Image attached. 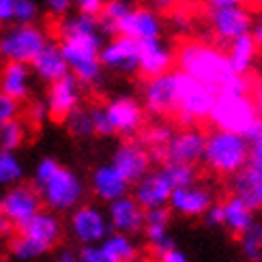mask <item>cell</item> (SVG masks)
Masks as SVG:
<instances>
[{
	"mask_svg": "<svg viewBox=\"0 0 262 262\" xmlns=\"http://www.w3.org/2000/svg\"><path fill=\"white\" fill-rule=\"evenodd\" d=\"M58 46L69 73L82 86H99L103 80V67L99 52L103 48V30L95 15L71 13L58 21Z\"/></svg>",
	"mask_w": 262,
	"mask_h": 262,
	"instance_id": "1",
	"label": "cell"
},
{
	"mask_svg": "<svg viewBox=\"0 0 262 262\" xmlns=\"http://www.w3.org/2000/svg\"><path fill=\"white\" fill-rule=\"evenodd\" d=\"M174 60H177L181 73L211 86L215 91H220L234 75L230 64H228L226 52L204 41L181 43L177 54H174Z\"/></svg>",
	"mask_w": 262,
	"mask_h": 262,
	"instance_id": "2",
	"label": "cell"
},
{
	"mask_svg": "<svg viewBox=\"0 0 262 262\" xmlns=\"http://www.w3.org/2000/svg\"><path fill=\"white\" fill-rule=\"evenodd\" d=\"M209 121L220 131L249 138L254 127L260 123L256 103H254V95L252 93L217 91Z\"/></svg>",
	"mask_w": 262,
	"mask_h": 262,
	"instance_id": "3",
	"label": "cell"
},
{
	"mask_svg": "<svg viewBox=\"0 0 262 262\" xmlns=\"http://www.w3.org/2000/svg\"><path fill=\"white\" fill-rule=\"evenodd\" d=\"M249 150L252 146L247 138L213 129L204 140L202 163L220 177H234L247 166Z\"/></svg>",
	"mask_w": 262,
	"mask_h": 262,
	"instance_id": "4",
	"label": "cell"
},
{
	"mask_svg": "<svg viewBox=\"0 0 262 262\" xmlns=\"http://www.w3.org/2000/svg\"><path fill=\"white\" fill-rule=\"evenodd\" d=\"M174 86H177V110L174 114L179 116V121L187 127H191L193 123L209 121L217 91L181 71H174Z\"/></svg>",
	"mask_w": 262,
	"mask_h": 262,
	"instance_id": "5",
	"label": "cell"
},
{
	"mask_svg": "<svg viewBox=\"0 0 262 262\" xmlns=\"http://www.w3.org/2000/svg\"><path fill=\"white\" fill-rule=\"evenodd\" d=\"M37 191L41 195V202L46 206V211L60 215V213H71L84 202L86 183L75 170L60 166V170Z\"/></svg>",
	"mask_w": 262,
	"mask_h": 262,
	"instance_id": "6",
	"label": "cell"
},
{
	"mask_svg": "<svg viewBox=\"0 0 262 262\" xmlns=\"http://www.w3.org/2000/svg\"><path fill=\"white\" fill-rule=\"evenodd\" d=\"M48 41V30L39 24H11L0 30V58L5 62L30 64Z\"/></svg>",
	"mask_w": 262,
	"mask_h": 262,
	"instance_id": "7",
	"label": "cell"
},
{
	"mask_svg": "<svg viewBox=\"0 0 262 262\" xmlns=\"http://www.w3.org/2000/svg\"><path fill=\"white\" fill-rule=\"evenodd\" d=\"M67 228H69V234L73 236V241L80 243V247L99 245L112 232L105 211L95 202H82L78 209H73L69 213Z\"/></svg>",
	"mask_w": 262,
	"mask_h": 262,
	"instance_id": "8",
	"label": "cell"
},
{
	"mask_svg": "<svg viewBox=\"0 0 262 262\" xmlns=\"http://www.w3.org/2000/svg\"><path fill=\"white\" fill-rule=\"evenodd\" d=\"M0 206H3V217L15 230H19L39 211H43L39 191L28 183H19L15 187L5 189V193L0 195Z\"/></svg>",
	"mask_w": 262,
	"mask_h": 262,
	"instance_id": "9",
	"label": "cell"
},
{
	"mask_svg": "<svg viewBox=\"0 0 262 262\" xmlns=\"http://www.w3.org/2000/svg\"><path fill=\"white\" fill-rule=\"evenodd\" d=\"M247 166L232 177V193L241 198L252 211L262 209V140L249 142Z\"/></svg>",
	"mask_w": 262,
	"mask_h": 262,
	"instance_id": "10",
	"label": "cell"
},
{
	"mask_svg": "<svg viewBox=\"0 0 262 262\" xmlns=\"http://www.w3.org/2000/svg\"><path fill=\"white\" fill-rule=\"evenodd\" d=\"M103 107L114 136L134 138L144 127V107H142V103L136 97H129V95L114 97Z\"/></svg>",
	"mask_w": 262,
	"mask_h": 262,
	"instance_id": "11",
	"label": "cell"
},
{
	"mask_svg": "<svg viewBox=\"0 0 262 262\" xmlns=\"http://www.w3.org/2000/svg\"><path fill=\"white\" fill-rule=\"evenodd\" d=\"M163 21L159 13L150 7H134L129 13L116 24L114 37H127L136 43L142 41H157L161 39Z\"/></svg>",
	"mask_w": 262,
	"mask_h": 262,
	"instance_id": "12",
	"label": "cell"
},
{
	"mask_svg": "<svg viewBox=\"0 0 262 262\" xmlns=\"http://www.w3.org/2000/svg\"><path fill=\"white\" fill-rule=\"evenodd\" d=\"M209 24L213 35L217 41L222 43H232L234 39H241L245 35H252L254 30V15L252 11L243 5H236L230 9H222V11H211L209 15Z\"/></svg>",
	"mask_w": 262,
	"mask_h": 262,
	"instance_id": "13",
	"label": "cell"
},
{
	"mask_svg": "<svg viewBox=\"0 0 262 262\" xmlns=\"http://www.w3.org/2000/svg\"><path fill=\"white\" fill-rule=\"evenodd\" d=\"M110 163L123 174V179L131 185V187H134L138 181H142L150 172L152 155L142 142L127 140L123 144L116 146V150L112 152Z\"/></svg>",
	"mask_w": 262,
	"mask_h": 262,
	"instance_id": "14",
	"label": "cell"
},
{
	"mask_svg": "<svg viewBox=\"0 0 262 262\" xmlns=\"http://www.w3.org/2000/svg\"><path fill=\"white\" fill-rule=\"evenodd\" d=\"M204 140H206V134H202V131L195 129V127L174 131L170 142L166 144V148L161 150V157L166 163L195 166L198 161H202Z\"/></svg>",
	"mask_w": 262,
	"mask_h": 262,
	"instance_id": "15",
	"label": "cell"
},
{
	"mask_svg": "<svg viewBox=\"0 0 262 262\" xmlns=\"http://www.w3.org/2000/svg\"><path fill=\"white\" fill-rule=\"evenodd\" d=\"M142 107L144 112L155 116H170L177 110V86H174V73H163L157 78L146 80L142 89Z\"/></svg>",
	"mask_w": 262,
	"mask_h": 262,
	"instance_id": "16",
	"label": "cell"
},
{
	"mask_svg": "<svg viewBox=\"0 0 262 262\" xmlns=\"http://www.w3.org/2000/svg\"><path fill=\"white\" fill-rule=\"evenodd\" d=\"M215 204V193L211 187L200 183L174 189L168 202V211L179 217H204V213Z\"/></svg>",
	"mask_w": 262,
	"mask_h": 262,
	"instance_id": "17",
	"label": "cell"
},
{
	"mask_svg": "<svg viewBox=\"0 0 262 262\" xmlns=\"http://www.w3.org/2000/svg\"><path fill=\"white\" fill-rule=\"evenodd\" d=\"M138 43L127 37H112L110 41L103 43L99 52V60L103 71L131 75L138 73Z\"/></svg>",
	"mask_w": 262,
	"mask_h": 262,
	"instance_id": "18",
	"label": "cell"
},
{
	"mask_svg": "<svg viewBox=\"0 0 262 262\" xmlns=\"http://www.w3.org/2000/svg\"><path fill=\"white\" fill-rule=\"evenodd\" d=\"M46 103L50 110V118L64 121V118L71 116L82 103V84L75 80L71 73L64 75L62 80L50 84Z\"/></svg>",
	"mask_w": 262,
	"mask_h": 262,
	"instance_id": "19",
	"label": "cell"
},
{
	"mask_svg": "<svg viewBox=\"0 0 262 262\" xmlns=\"http://www.w3.org/2000/svg\"><path fill=\"white\" fill-rule=\"evenodd\" d=\"M91 191L99 202L112 204L116 200L125 198L131 191V185L123 179V174L118 172L110 161L107 163H99L93 172H91Z\"/></svg>",
	"mask_w": 262,
	"mask_h": 262,
	"instance_id": "20",
	"label": "cell"
},
{
	"mask_svg": "<svg viewBox=\"0 0 262 262\" xmlns=\"http://www.w3.org/2000/svg\"><path fill=\"white\" fill-rule=\"evenodd\" d=\"M105 215H107L110 230L116 234L136 236L144 228V209L131 198V193L112 204H107Z\"/></svg>",
	"mask_w": 262,
	"mask_h": 262,
	"instance_id": "21",
	"label": "cell"
},
{
	"mask_svg": "<svg viewBox=\"0 0 262 262\" xmlns=\"http://www.w3.org/2000/svg\"><path fill=\"white\" fill-rule=\"evenodd\" d=\"M172 185L168 183V179L163 177L161 170L155 172H148L144 179L138 181L134 185V198L144 211H152V209H166L168 202H170V195H172Z\"/></svg>",
	"mask_w": 262,
	"mask_h": 262,
	"instance_id": "22",
	"label": "cell"
},
{
	"mask_svg": "<svg viewBox=\"0 0 262 262\" xmlns=\"http://www.w3.org/2000/svg\"><path fill=\"white\" fill-rule=\"evenodd\" d=\"M17 232L24 234L26 238H30V241H35L39 247H43L50 254L62 238V222L56 213L39 211L28 224L21 226Z\"/></svg>",
	"mask_w": 262,
	"mask_h": 262,
	"instance_id": "23",
	"label": "cell"
},
{
	"mask_svg": "<svg viewBox=\"0 0 262 262\" xmlns=\"http://www.w3.org/2000/svg\"><path fill=\"white\" fill-rule=\"evenodd\" d=\"M170 220L172 213L166 209H152V211H144V228H142V234L146 238L148 249L155 256L166 254L168 249L177 247L174 238L170 234Z\"/></svg>",
	"mask_w": 262,
	"mask_h": 262,
	"instance_id": "24",
	"label": "cell"
},
{
	"mask_svg": "<svg viewBox=\"0 0 262 262\" xmlns=\"http://www.w3.org/2000/svg\"><path fill=\"white\" fill-rule=\"evenodd\" d=\"M138 71L144 75L146 80L157 78V75L170 73V67L174 62V52L163 43L157 41H142L138 43Z\"/></svg>",
	"mask_w": 262,
	"mask_h": 262,
	"instance_id": "25",
	"label": "cell"
},
{
	"mask_svg": "<svg viewBox=\"0 0 262 262\" xmlns=\"http://www.w3.org/2000/svg\"><path fill=\"white\" fill-rule=\"evenodd\" d=\"M30 71H32V75H37V78L46 84H54V82L62 80L64 75H69L67 60H64L60 46L56 41L46 43V48H43L35 56V60L30 62Z\"/></svg>",
	"mask_w": 262,
	"mask_h": 262,
	"instance_id": "26",
	"label": "cell"
},
{
	"mask_svg": "<svg viewBox=\"0 0 262 262\" xmlns=\"http://www.w3.org/2000/svg\"><path fill=\"white\" fill-rule=\"evenodd\" d=\"M0 93L13 101H26L32 93V71L30 64L5 62L0 67Z\"/></svg>",
	"mask_w": 262,
	"mask_h": 262,
	"instance_id": "27",
	"label": "cell"
},
{
	"mask_svg": "<svg viewBox=\"0 0 262 262\" xmlns=\"http://www.w3.org/2000/svg\"><path fill=\"white\" fill-rule=\"evenodd\" d=\"M220 204H222V213H224V226L222 228H226V230L234 236L243 234L247 228L252 226V222L256 220V211L249 209V206L241 198H236L234 193Z\"/></svg>",
	"mask_w": 262,
	"mask_h": 262,
	"instance_id": "28",
	"label": "cell"
},
{
	"mask_svg": "<svg viewBox=\"0 0 262 262\" xmlns=\"http://www.w3.org/2000/svg\"><path fill=\"white\" fill-rule=\"evenodd\" d=\"M256 56H258V48L252 35H245L241 39H234L232 43H228L226 58L234 75H247L254 67Z\"/></svg>",
	"mask_w": 262,
	"mask_h": 262,
	"instance_id": "29",
	"label": "cell"
},
{
	"mask_svg": "<svg viewBox=\"0 0 262 262\" xmlns=\"http://www.w3.org/2000/svg\"><path fill=\"white\" fill-rule=\"evenodd\" d=\"M99 245L103 247V252L112 262H136L140 256V247L136 243V238L127 234L110 232L105 236V241H101Z\"/></svg>",
	"mask_w": 262,
	"mask_h": 262,
	"instance_id": "30",
	"label": "cell"
},
{
	"mask_svg": "<svg viewBox=\"0 0 262 262\" xmlns=\"http://www.w3.org/2000/svg\"><path fill=\"white\" fill-rule=\"evenodd\" d=\"M134 0H103V7L97 15V21L103 32L114 37V30H116V24L121 21L131 9H134Z\"/></svg>",
	"mask_w": 262,
	"mask_h": 262,
	"instance_id": "31",
	"label": "cell"
},
{
	"mask_svg": "<svg viewBox=\"0 0 262 262\" xmlns=\"http://www.w3.org/2000/svg\"><path fill=\"white\" fill-rule=\"evenodd\" d=\"M26 168L21 163L17 152L11 150H0V187H15V185L24 183Z\"/></svg>",
	"mask_w": 262,
	"mask_h": 262,
	"instance_id": "32",
	"label": "cell"
},
{
	"mask_svg": "<svg viewBox=\"0 0 262 262\" xmlns=\"http://www.w3.org/2000/svg\"><path fill=\"white\" fill-rule=\"evenodd\" d=\"M238 249L245 262H262V220H254L243 234H238Z\"/></svg>",
	"mask_w": 262,
	"mask_h": 262,
	"instance_id": "33",
	"label": "cell"
},
{
	"mask_svg": "<svg viewBox=\"0 0 262 262\" xmlns=\"http://www.w3.org/2000/svg\"><path fill=\"white\" fill-rule=\"evenodd\" d=\"M9 252H11V258L17 260V262H35V260H39V258H43L48 254L43 247H39L35 241H30V238H26L19 232H15L13 236H11Z\"/></svg>",
	"mask_w": 262,
	"mask_h": 262,
	"instance_id": "34",
	"label": "cell"
},
{
	"mask_svg": "<svg viewBox=\"0 0 262 262\" xmlns=\"http://www.w3.org/2000/svg\"><path fill=\"white\" fill-rule=\"evenodd\" d=\"M28 138V127L24 121H15L7 123L3 129H0V150H11V152H17L21 146H24V142Z\"/></svg>",
	"mask_w": 262,
	"mask_h": 262,
	"instance_id": "35",
	"label": "cell"
},
{
	"mask_svg": "<svg viewBox=\"0 0 262 262\" xmlns=\"http://www.w3.org/2000/svg\"><path fill=\"white\" fill-rule=\"evenodd\" d=\"M159 170L163 172V177H166L168 183L172 185V189H181V187H187V185L198 183V170H195V166H183V163H163Z\"/></svg>",
	"mask_w": 262,
	"mask_h": 262,
	"instance_id": "36",
	"label": "cell"
},
{
	"mask_svg": "<svg viewBox=\"0 0 262 262\" xmlns=\"http://www.w3.org/2000/svg\"><path fill=\"white\" fill-rule=\"evenodd\" d=\"M64 123H67V129L69 134L75 136V138H91L95 136V129H93V118H91V107L86 110V107H78L71 116L64 118Z\"/></svg>",
	"mask_w": 262,
	"mask_h": 262,
	"instance_id": "37",
	"label": "cell"
},
{
	"mask_svg": "<svg viewBox=\"0 0 262 262\" xmlns=\"http://www.w3.org/2000/svg\"><path fill=\"white\" fill-rule=\"evenodd\" d=\"M172 127L170 125H166V123H155V125H150L146 131H144V140H142V144H144L146 148H152V150H163L166 148V144L170 142V138H172Z\"/></svg>",
	"mask_w": 262,
	"mask_h": 262,
	"instance_id": "38",
	"label": "cell"
},
{
	"mask_svg": "<svg viewBox=\"0 0 262 262\" xmlns=\"http://www.w3.org/2000/svg\"><path fill=\"white\" fill-rule=\"evenodd\" d=\"M39 15H41V5L37 0H15L13 24H19V26L37 24Z\"/></svg>",
	"mask_w": 262,
	"mask_h": 262,
	"instance_id": "39",
	"label": "cell"
},
{
	"mask_svg": "<svg viewBox=\"0 0 262 262\" xmlns=\"http://www.w3.org/2000/svg\"><path fill=\"white\" fill-rule=\"evenodd\" d=\"M60 166H62V163L58 159H54V157H41L37 161L35 170H32V187H35V189L43 187V185H46L54 177V174L60 170Z\"/></svg>",
	"mask_w": 262,
	"mask_h": 262,
	"instance_id": "40",
	"label": "cell"
},
{
	"mask_svg": "<svg viewBox=\"0 0 262 262\" xmlns=\"http://www.w3.org/2000/svg\"><path fill=\"white\" fill-rule=\"evenodd\" d=\"M91 118H93L95 136H101V138L114 136L110 123H107V116H105V107H103V105H93V107H91Z\"/></svg>",
	"mask_w": 262,
	"mask_h": 262,
	"instance_id": "41",
	"label": "cell"
},
{
	"mask_svg": "<svg viewBox=\"0 0 262 262\" xmlns=\"http://www.w3.org/2000/svg\"><path fill=\"white\" fill-rule=\"evenodd\" d=\"M17 114H19V103L0 93V129H3L7 123L15 121Z\"/></svg>",
	"mask_w": 262,
	"mask_h": 262,
	"instance_id": "42",
	"label": "cell"
},
{
	"mask_svg": "<svg viewBox=\"0 0 262 262\" xmlns=\"http://www.w3.org/2000/svg\"><path fill=\"white\" fill-rule=\"evenodd\" d=\"M78 258L80 262H112L107 258V254L103 252L101 245H86L78 249Z\"/></svg>",
	"mask_w": 262,
	"mask_h": 262,
	"instance_id": "43",
	"label": "cell"
},
{
	"mask_svg": "<svg viewBox=\"0 0 262 262\" xmlns=\"http://www.w3.org/2000/svg\"><path fill=\"white\" fill-rule=\"evenodd\" d=\"M50 118V110H48V103L46 101H32L30 103V107H28V123L30 125H35V127H39V125H43Z\"/></svg>",
	"mask_w": 262,
	"mask_h": 262,
	"instance_id": "44",
	"label": "cell"
},
{
	"mask_svg": "<svg viewBox=\"0 0 262 262\" xmlns=\"http://www.w3.org/2000/svg\"><path fill=\"white\" fill-rule=\"evenodd\" d=\"M41 7L48 9V13L56 15V17H64L69 15V11L73 7V0H37Z\"/></svg>",
	"mask_w": 262,
	"mask_h": 262,
	"instance_id": "45",
	"label": "cell"
},
{
	"mask_svg": "<svg viewBox=\"0 0 262 262\" xmlns=\"http://www.w3.org/2000/svg\"><path fill=\"white\" fill-rule=\"evenodd\" d=\"M202 220H204V224L209 226V228H222V226H224V213H222V204H220V202H215V204L211 206V209L204 213V217H202Z\"/></svg>",
	"mask_w": 262,
	"mask_h": 262,
	"instance_id": "46",
	"label": "cell"
},
{
	"mask_svg": "<svg viewBox=\"0 0 262 262\" xmlns=\"http://www.w3.org/2000/svg\"><path fill=\"white\" fill-rule=\"evenodd\" d=\"M73 5L80 9V13L86 15H99V11L103 7V0H73Z\"/></svg>",
	"mask_w": 262,
	"mask_h": 262,
	"instance_id": "47",
	"label": "cell"
},
{
	"mask_svg": "<svg viewBox=\"0 0 262 262\" xmlns=\"http://www.w3.org/2000/svg\"><path fill=\"white\" fill-rule=\"evenodd\" d=\"M15 13V0H0V26L13 24Z\"/></svg>",
	"mask_w": 262,
	"mask_h": 262,
	"instance_id": "48",
	"label": "cell"
},
{
	"mask_svg": "<svg viewBox=\"0 0 262 262\" xmlns=\"http://www.w3.org/2000/svg\"><path fill=\"white\" fill-rule=\"evenodd\" d=\"M157 262H189V258H187V254H185L183 249L172 247V249H168L166 254L157 256Z\"/></svg>",
	"mask_w": 262,
	"mask_h": 262,
	"instance_id": "49",
	"label": "cell"
},
{
	"mask_svg": "<svg viewBox=\"0 0 262 262\" xmlns=\"http://www.w3.org/2000/svg\"><path fill=\"white\" fill-rule=\"evenodd\" d=\"M179 3H181V0H148L150 9H155L157 13H159V11H174L179 7Z\"/></svg>",
	"mask_w": 262,
	"mask_h": 262,
	"instance_id": "50",
	"label": "cell"
},
{
	"mask_svg": "<svg viewBox=\"0 0 262 262\" xmlns=\"http://www.w3.org/2000/svg\"><path fill=\"white\" fill-rule=\"evenodd\" d=\"M204 3L211 11H222V9H230V7L241 5V0H204Z\"/></svg>",
	"mask_w": 262,
	"mask_h": 262,
	"instance_id": "51",
	"label": "cell"
},
{
	"mask_svg": "<svg viewBox=\"0 0 262 262\" xmlns=\"http://www.w3.org/2000/svg\"><path fill=\"white\" fill-rule=\"evenodd\" d=\"M252 37L256 41V48L258 52H262V0H260V19L254 24V30H252Z\"/></svg>",
	"mask_w": 262,
	"mask_h": 262,
	"instance_id": "52",
	"label": "cell"
},
{
	"mask_svg": "<svg viewBox=\"0 0 262 262\" xmlns=\"http://www.w3.org/2000/svg\"><path fill=\"white\" fill-rule=\"evenodd\" d=\"M54 262H80V258H78V252H73V249H60L54 256Z\"/></svg>",
	"mask_w": 262,
	"mask_h": 262,
	"instance_id": "53",
	"label": "cell"
},
{
	"mask_svg": "<svg viewBox=\"0 0 262 262\" xmlns=\"http://www.w3.org/2000/svg\"><path fill=\"white\" fill-rule=\"evenodd\" d=\"M254 103H256V110H258V118L262 121V84L256 86V93H254Z\"/></svg>",
	"mask_w": 262,
	"mask_h": 262,
	"instance_id": "54",
	"label": "cell"
},
{
	"mask_svg": "<svg viewBox=\"0 0 262 262\" xmlns=\"http://www.w3.org/2000/svg\"><path fill=\"white\" fill-rule=\"evenodd\" d=\"M0 220H3V206H0Z\"/></svg>",
	"mask_w": 262,
	"mask_h": 262,
	"instance_id": "55",
	"label": "cell"
},
{
	"mask_svg": "<svg viewBox=\"0 0 262 262\" xmlns=\"http://www.w3.org/2000/svg\"><path fill=\"white\" fill-rule=\"evenodd\" d=\"M241 3H249V0H241Z\"/></svg>",
	"mask_w": 262,
	"mask_h": 262,
	"instance_id": "56",
	"label": "cell"
},
{
	"mask_svg": "<svg viewBox=\"0 0 262 262\" xmlns=\"http://www.w3.org/2000/svg\"><path fill=\"white\" fill-rule=\"evenodd\" d=\"M0 262H9V260H0Z\"/></svg>",
	"mask_w": 262,
	"mask_h": 262,
	"instance_id": "57",
	"label": "cell"
}]
</instances>
